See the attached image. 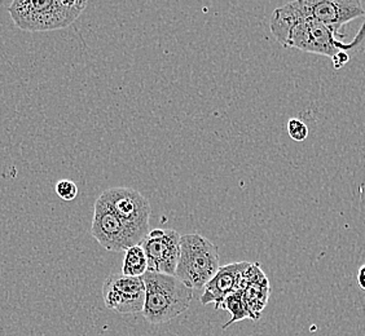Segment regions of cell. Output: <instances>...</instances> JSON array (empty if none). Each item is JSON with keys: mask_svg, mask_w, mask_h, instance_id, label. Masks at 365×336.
Returning a JSON list of instances; mask_svg holds the SVG:
<instances>
[{"mask_svg": "<svg viewBox=\"0 0 365 336\" xmlns=\"http://www.w3.org/2000/svg\"><path fill=\"white\" fill-rule=\"evenodd\" d=\"M120 217V220L141 239L149 233V219L152 215L150 204L147 198L138 190L117 187L100 194Z\"/></svg>", "mask_w": 365, "mask_h": 336, "instance_id": "6", "label": "cell"}, {"mask_svg": "<svg viewBox=\"0 0 365 336\" xmlns=\"http://www.w3.org/2000/svg\"><path fill=\"white\" fill-rule=\"evenodd\" d=\"M55 191H56L57 196H60L63 201L71 202V201H74L77 198V184L71 182V180H68V179H63V180L56 182Z\"/></svg>", "mask_w": 365, "mask_h": 336, "instance_id": "14", "label": "cell"}, {"mask_svg": "<svg viewBox=\"0 0 365 336\" xmlns=\"http://www.w3.org/2000/svg\"><path fill=\"white\" fill-rule=\"evenodd\" d=\"M220 308L225 309L231 315V320L223 325V330L228 329L233 323H237L244 320L255 321L252 312L247 308L242 291H235L233 294L227 296L225 301L220 304Z\"/></svg>", "mask_w": 365, "mask_h": 336, "instance_id": "12", "label": "cell"}, {"mask_svg": "<svg viewBox=\"0 0 365 336\" xmlns=\"http://www.w3.org/2000/svg\"><path fill=\"white\" fill-rule=\"evenodd\" d=\"M350 61V55L347 53V52H344V51H341V52H338L336 53L334 56L331 57V63H333V68L336 69V70H339V69H342L344 66L347 65V63Z\"/></svg>", "mask_w": 365, "mask_h": 336, "instance_id": "16", "label": "cell"}, {"mask_svg": "<svg viewBox=\"0 0 365 336\" xmlns=\"http://www.w3.org/2000/svg\"><path fill=\"white\" fill-rule=\"evenodd\" d=\"M287 128H288L289 136L294 141L301 142L309 137V127L301 120H297V118L289 120Z\"/></svg>", "mask_w": 365, "mask_h": 336, "instance_id": "15", "label": "cell"}, {"mask_svg": "<svg viewBox=\"0 0 365 336\" xmlns=\"http://www.w3.org/2000/svg\"><path fill=\"white\" fill-rule=\"evenodd\" d=\"M364 44L365 22L351 43H344L337 39L331 30L322 22L315 19H302L290 30L285 47L331 58L341 51H359Z\"/></svg>", "mask_w": 365, "mask_h": 336, "instance_id": "4", "label": "cell"}, {"mask_svg": "<svg viewBox=\"0 0 365 336\" xmlns=\"http://www.w3.org/2000/svg\"><path fill=\"white\" fill-rule=\"evenodd\" d=\"M182 236L173 229L155 228L140 242L148 260V272L175 275Z\"/></svg>", "mask_w": 365, "mask_h": 336, "instance_id": "9", "label": "cell"}, {"mask_svg": "<svg viewBox=\"0 0 365 336\" xmlns=\"http://www.w3.org/2000/svg\"><path fill=\"white\" fill-rule=\"evenodd\" d=\"M303 16L324 23L337 39L344 38V26L347 22L364 16L363 4L358 0H298Z\"/></svg>", "mask_w": 365, "mask_h": 336, "instance_id": "7", "label": "cell"}, {"mask_svg": "<svg viewBox=\"0 0 365 336\" xmlns=\"http://www.w3.org/2000/svg\"><path fill=\"white\" fill-rule=\"evenodd\" d=\"M247 266V261H239L220 266L217 274L206 283L204 294L201 295V304L207 305L214 303L215 309H220V304L227 296L239 291L240 278Z\"/></svg>", "mask_w": 365, "mask_h": 336, "instance_id": "10", "label": "cell"}, {"mask_svg": "<svg viewBox=\"0 0 365 336\" xmlns=\"http://www.w3.org/2000/svg\"><path fill=\"white\" fill-rule=\"evenodd\" d=\"M87 4L85 0H14L8 12L14 26L24 31H52L68 28Z\"/></svg>", "mask_w": 365, "mask_h": 336, "instance_id": "1", "label": "cell"}, {"mask_svg": "<svg viewBox=\"0 0 365 336\" xmlns=\"http://www.w3.org/2000/svg\"><path fill=\"white\" fill-rule=\"evenodd\" d=\"M103 299L106 308L120 315L141 313L145 304V285L141 277L110 274L103 285Z\"/></svg>", "mask_w": 365, "mask_h": 336, "instance_id": "8", "label": "cell"}, {"mask_svg": "<svg viewBox=\"0 0 365 336\" xmlns=\"http://www.w3.org/2000/svg\"><path fill=\"white\" fill-rule=\"evenodd\" d=\"M219 268L218 247L210 239L197 233L182 236L176 278L188 288L200 290L217 274Z\"/></svg>", "mask_w": 365, "mask_h": 336, "instance_id": "3", "label": "cell"}, {"mask_svg": "<svg viewBox=\"0 0 365 336\" xmlns=\"http://www.w3.org/2000/svg\"><path fill=\"white\" fill-rule=\"evenodd\" d=\"M91 234L106 250L113 252H126L130 247L140 245L143 241L120 220L101 196L95 202Z\"/></svg>", "mask_w": 365, "mask_h": 336, "instance_id": "5", "label": "cell"}, {"mask_svg": "<svg viewBox=\"0 0 365 336\" xmlns=\"http://www.w3.org/2000/svg\"><path fill=\"white\" fill-rule=\"evenodd\" d=\"M358 283L359 288L365 291V266H361L359 268Z\"/></svg>", "mask_w": 365, "mask_h": 336, "instance_id": "17", "label": "cell"}, {"mask_svg": "<svg viewBox=\"0 0 365 336\" xmlns=\"http://www.w3.org/2000/svg\"><path fill=\"white\" fill-rule=\"evenodd\" d=\"M141 280L145 285V304L141 313L148 322H170L190 308L193 288L175 275L147 272Z\"/></svg>", "mask_w": 365, "mask_h": 336, "instance_id": "2", "label": "cell"}, {"mask_svg": "<svg viewBox=\"0 0 365 336\" xmlns=\"http://www.w3.org/2000/svg\"><path fill=\"white\" fill-rule=\"evenodd\" d=\"M242 295L255 321H259L262 312L267 307L268 299L271 295V286L267 275L249 283L242 291Z\"/></svg>", "mask_w": 365, "mask_h": 336, "instance_id": "11", "label": "cell"}, {"mask_svg": "<svg viewBox=\"0 0 365 336\" xmlns=\"http://www.w3.org/2000/svg\"><path fill=\"white\" fill-rule=\"evenodd\" d=\"M148 272V260L140 245L130 247L125 255L122 274L127 277H143Z\"/></svg>", "mask_w": 365, "mask_h": 336, "instance_id": "13", "label": "cell"}]
</instances>
